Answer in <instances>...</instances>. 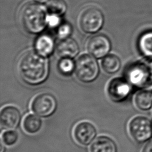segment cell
<instances>
[{
  "instance_id": "cell-1",
  "label": "cell",
  "mask_w": 152,
  "mask_h": 152,
  "mask_svg": "<svg viewBox=\"0 0 152 152\" xmlns=\"http://www.w3.org/2000/svg\"><path fill=\"white\" fill-rule=\"evenodd\" d=\"M18 71L24 81L36 85L43 82L49 73V64L46 58L36 51L28 52L20 59Z\"/></svg>"
},
{
  "instance_id": "cell-2",
  "label": "cell",
  "mask_w": 152,
  "mask_h": 152,
  "mask_svg": "<svg viewBox=\"0 0 152 152\" xmlns=\"http://www.w3.org/2000/svg\"><path fill=\"white\" fill-rule=\"evenodd\" d=\"M20 16L23 28L31 34L40 33L48 24L46 8L37 2L26 4L21 10Z\"/></svg>"
},
{
  "instance_id": "cell-3",
  "label": "cell",
  "mask_w": 152,
  "mask_h": 152,
  "mask_svg": "<svg viewBox=\"0 0 152 152\" xmlns=\"http://www.w3.org/2000/svg\"><path fill=\"white\" fill-rule=\"evenodd\" d=\"M125 77L134 87L152 90V58H144L131 64L126 70Z\"/></svg>"
},
{
  "instance_id": "cell-4",
  "label": "cell",
  "mask_w": 152,
  "mask_h": 152,
  "mask_svg": "<svg viewBox=\"0 0 152 152\" xmlns=\"http://www.w3.org/2000/svg\"><path fill=\"white\" fill-rule=\"evenodd\" d=\"M99 68L95 58L91 55L83 54L75 62V73L77 78L83 83H90L97 77Z\"/></svg>"
},
{
  "instance_id": "cell-5",
  "label": "cell",
  "mask_w": 152,
  "mask_h": 152,
  "mask_svg": "<svg viewBox=\"0 0 152 152\" xmlns=\"http://www.w3.org/2000/svg\"><path fill=\"white\" fill-rule=\"evenodd\" d=\"M128 131L135 142L144 143L152 137V122L145 116H136L129 121Z\"/></svg>"
},
{
  "instance_id": "cell-6",
  "label": "cell",
  "mask_w": 152,
  "mask_h": 152,
  "mask_svg": "<svg viewBox=\"0 0 152 152\" xmlns=\"http://www.w3.org/2000/svg\"><path fill=\"white\" fill-rule=\"evenodd\" d=\"M78 22L83 31L87 33H94L102 27L104 15L97 8L88 7L81 13Z\"/></svg>"
},
{
  "instance_id": "cell-7",
  "label": "cell",
  "mask_w": 152,
  "mask_h": 152,
  "mask_svg": "<svg viewBox=\"0 0 152 152\" xmlns=\"http://www.w3.org/2000/svg\"><path fill=\"white\" fill-rule=\"evenodd\" d=\"M57 102L55 97L48 93L37 95L32 100L31 109L37 115L48 117L53 113L56 109Z\"/></svg>"
},
{
  "instance_id": "cell-8",
  "label": "cell",
  "mask_w": 152,
  "mask_h": 152,
  "mask_svg": "<svg viewBox=\"0 0 152 152\" xmlns=\"http://www.w3.org/2000/svg\"><path fill=\"white\" fill-rule=\"evenodd\" d=\"M132 86L126 78L116 77L110 81L107 91L112 100L120 102L126 99L130 94Z\"/></svg>"
},
{
  "instance_id": "cell-9",
  "label": "cell",
  "mask_w": 152,
  "mask_h": 152,
  "mask_svg": "<svg viewBox=\"0 0 152 152\" xmlns=\"http://www.w3.org/2000/svg\"><path fill=\"white\" fill-rule=\"evenodd\" d=\"M87 48L91 55L96 58H101L108 54L111 48V43L106 35L99 34L92 36L88 40Z\"/></svg>"
},
{
  "instance_id": "cell-10",
  "label": "cell",
  "mask_w": 152,
  "mask_h": 152,
  "mask_svg": "<svg viewBox=\"0 0 152 152\" xmlns=\"http://www.w3.org/2000/svg\"><path fill=\"white\" fill-rule=\"evenodd\" d=\"M97 134L94 125L87 121L78 123L74 128L73 136L75 141L80 145L87 146L94 140Z\"/></svg>"
},
{
  "instance_id": "cell-11",
  "label": "cell",
  "mask_w": 152,
  "mask_h": 152,
  "mask_svg": "<svg viewBox=\"0 0 152 152\" xmlns=\"http://www.w3.org/2000/svg\"><path fill=\"white\" fill-rule=\"evenodd\" d=\"M21 114L15 106H7L3 107L0 113L1 126L7 130H14L20 124Z\"/></svg>"
},
{
  "instance_id": "cell-12",
  "label": "cell",
  "mask_w": 152,
  "mask_h": 152,
  "mask_svg": "<svg viewBox=\"0 0 152 152\" xmlns=\"http://www.w3.org/2000/svg\"><path fill=\"white\" fill-rule=\"evenodd\" d=\"M79 52V46L77 42L68 37L61 39L56 46V52L61 58H74Z\"/></svg>"
},
{
  "instance_id": "cell-13",
  "label": "cell",
  "mask_w": 152,
  "mask_h": 152,
  "mask_svg": "<svg viewBox=\"0 0 152 152\" xmlns=\"http://www.w3.org/2000/svg\"><path fill=\"white\" fill-rule=\"evenodd\" d=\"M55 48V43L52 37L47 34L39 36L34 44L35 51L40 55L45 58L50 56Z\"/></svg>"
},
{
  "instance_id": "cell-14",
  "label": "cell",
  "mask_w": 152,
  "mask_h": 152,
  "mask_svg": "<svg viewBox=\"0 0 152 152\" xmlns=\"http://www.w3.org/2000/svg\"><path fill=\"white\" fill-rule=\"evenodd\" d=\"M90 152H117V148L115 141L112 138L102 135L92 142Z\"/></svg>"
},
{
  "instance_id": "cell-15",
  "label": "cell",
  "mask_w": 152,
  "mask_h": 152,
  "mask_svg": "<svg viewBox=\"0 0 152 152\" xmlns=\"http://www.w3.org/2000/svg\"><path fill=\"white\" fill-rule=\"evenodd\" d=\"M134 104L137 109L147 111L152 108V90L141 89L134 96Z\"/></svg>"
},
{
  "instance_id": "cell-16",
  "label": "cell",
  "mask_w": 152,
  "mask_h": 152,
  "mask_svg": "<svg viewBox=\"0 0 152 152\" xmlns=\"http://www.w3.org/2000/svg\"><path fill=\"white\" fill-rule=\"evenodd\" d=\"M101 66L106 73L113 74L120 69L121 62L119 58L116 55L107 54L102 59Z\"/></svg>"
},
{
  "instance_id": "cell-17",
  "label": "cell",
  "mask_w": 152,
  "mask_h": 152,
  "mask_svg": "<svg viewBox=\"0 0 152 152\" xmlns=\"http://www.w3.org/2000/svg\"><path fill=\"white\" fill-rule=\"evenodd\" d=\"M138 46L139 50L144 58H152V31L142 33L139 38Z\"/></svg>"
},
{
  "instance_id": "cell-18",
  "label": "cell",
  "mask_w": 152,
  "mask_h": 152,
  "mask_svg": "<svg viewBox=\"0 0 152 152\" xmlns=\"http://www.w3.org/2000/svg\"><path fill=\"white\" fill-rule=\"evenodd\" d=\"M42 121L37 115L34 114L27 115L23 120V127L28 134H34L38 132L41 129Z\"/></svg>"
},
{
  "instance_id": "cell-19",
  "label": "cell",
  "mask_w": 152,
  "mask_h": 152,
  "mask_svg": "<svg viewBox=\"0 0 152 152\" xmlns=\"http://www.w3.org/2000/svg\"><path fill=\"white\" fill-rule=\"evenodd\" d=\"M48 14L61 16L67 10V4L64 0H49L46 4Z\"/></svg>"
},
{
  "instance_id": "cell-20",
  "label": "cell",
  "mask_w": 152,
  "mask_h": 152,
  "mask_svg": "<svg viewBox=\"0 0 152 152\" xmlns=\"http://www.w3.org/2000/svg\"><path fill=\"white\" fill-rule=\"evenodd\" d=\"M75 63L72 58H61L58 63V69L59 72L64 75H69L75 71Z\"/></svg>"
},
{
  "instance_id": "cell-21",
  "label": "cell",
  "mask_w": 152,
  "mask_h": 152,
  "mask_svg": "<svg viewBox=\"0 0 152 152\" xmlns=\"http://www.w3.org/2000/svg\"><path fill=\"white\" fill-rule=\"evenodd\" d=\"M19 138L18 134L14 130H7L4 131L1 135V141L7 146L14 145Z\"/></svg>"
},
{
  "instance_id": "cell-22",
  "label": "cell",
  "mask_w": 152,
  "mask_h": 152,
  "mask_svg": "<svg viewBox=\"0 0 152 152\" xmlns=\"http://www.w3.org/2000/svg\"><path fill=\"white\" fill-rule=\"evenodd\" d=\"M72 33V27L68 23H61L57 28V35L61 39L69 37Z\"/></svg>"
},
{
  "instance_id": "cell-23",
  "label": "cell",
  "mask_w": 152,
  "mask_h": 152,
  "mask_svg": "<svg viewBox=\"0 0 152 152\" xmlns=\"http://www.w3.org/2000/svg\"><path fill=\"white\" fill-rule=\"evenodd\" d=\"M60 17L56 15H52V14H48V18H47V23L48 24L52 27H58L60 24Z\"/></svg>"
},
{
  "instance_id": "cell-24",
  "label": "cell",
  "mask_w": 152,
  "mask_h": 152,
  "mask_svg": "<svg viewBox=\"0 0 152 152\" xmlns=\"http://www.w3.org/2000/svg\"><path fill=\"white\" fill-rule=\"evenodd\" d=\"M141 152H152V140L147 142L143 147Z\"/></svg>"
},
{
  "instance_id": "cell-25",
  "label": "cell",
  "mask_w": 152,
  "mask_h": 152,
  "mask_svg": "<svg viewBox=\"0 0 152 152\" xmlns=\"http://www.w3.org/2000/svg\"><path fill=\"white\" fill-rule=\"evenodd\" d=\"M1 152H4V144L1 142Z\"/></svg>"
},
{
  "instance_id": "cell-26",
  "label": "cell",
  "mask_w": 152,
  "mask_h": 152,
  "mask_svg": "<svg viewBox=\"0 0 152 152\" xmlns=\"http://www.w3.org/2000/svg\"><path fill=\"white\" fill-rule=\"evenodd\" d=\"M34 1L39 3H43V2H47L49 0H34Z\"/></svg>"
}]
</instances>
